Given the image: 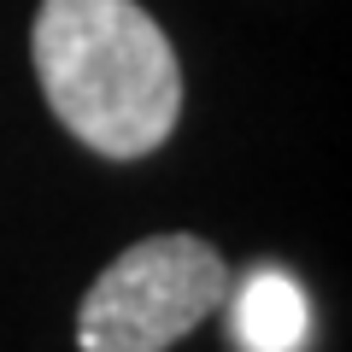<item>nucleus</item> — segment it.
<instances>
[{
    "mask_svg": "<svg viewBox=\"0 0 352 352\" xmlns=\"http://www.w3.org/2000/svg\"><path fill=\"white\" fill-rule=\"evenodd\" d=\"M229 346L241 352H300L311 311H305V294L288 270L276 264H258L247 282H229Z\"/></svg>",
    "mask_w": 352,
    "mask_h": 352,
    "instance_id": "obj_3",
    "label": "nucleus"
},
{
    "mask_svg": "<svg viewBox=\"0 0 352 352\" xmlns=\"http://www.w3.org/2000/svg\"><path fill=\"white\" fill-rule=\"evenodd\" d=\"M229 258L206 235H147L124 247L76 305L82 352H170L229 300Z\"/></svg>",
    "mask_w": 352,
    "mask_h": 352,
    "instance_id": "obj_2",
    "label": "nucleus"
},
{
    "mask_svg": "<svg viewBox=\"0 0 352 352\" xmlns=\"http://www.w3.org/2000/svg\"><path fill=\"white\" fill-rule=\"evenodd\" d=\"M30 65L65 135L100 159H147L176 135L182 59L141 0H41Z\"/></svg>",
    "mask_w": 352,
    "mask_h": 352,
    "instance_id": "obj_1",
    "label": "nucleus"
}]
</instances>
